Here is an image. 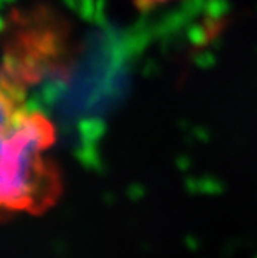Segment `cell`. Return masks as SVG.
Masks as SVG:
<instances>
[{
  "instance_id": "1",
  "label": "cell",
  "mask_w": 257,
  "mask_h": 258,
  "mask_svg": "<svg viewBox=\"0 0 257 258\" xmlns=\"http://www.w3.org/2000/svg\"><path fill=\"white\" fill-rule=\"evenodd\" d=\"M56 141L52 121L22 108L17 93L2 95L0 203L7 212L39 214L50 209L62 190L61 175L45 156Z\"/></svg>"
},
{
  "instance_id": "2",
  "label": "cell",
  "mask_w": 257,
  "mask_h": 258,
  "mask_svg": "<svg viewBox=\"0 0 257 258\" xmlns=\"http://www.w3.org/2000/svg\"><path fill=\"white\" fill-rule=\"evenodd\" d=\"M171 0H135V4L138 8L141 10H149V8H153V7H158V5H163V4H168Z\"/></svg>"
}]
</instances>
